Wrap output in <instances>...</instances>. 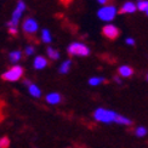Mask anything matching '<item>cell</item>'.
<instances>
[{"instance_id": "obj_1", "label": "cell", "mask_w": 148, "mask_h": 148, "mask_svg": "<svg viewBox=\"0 0 148 148\" xmlns=\"http://www.w3.org/2000/svg\"><path fill=\"white\" fill-rule=\"evenodd\" d=\"M118 115L119 114L116 112H114V110L100 107L94 112V119L96 121L103 123V124H110V123H115Z\"/></svg>"}, {"instance_id": "obj_2", "label": "cell", "mask_w": 148, "mask_h": 148, "mask_svg": "<svg viewBox=\"0 0 148 148\" xmlns=\"http://www.w3.org/2000/svg\"><path fill=\"white\" fill-rule=\"evenodd\" d=\"M118 15V9L114 5H103L97 11V17L103 22H112Z\"/></svg>"}, {"instance_id": "obj_3", "label": "cell", "mask_w": 148, "mask_h": 148, "mask_svg": "<svg viewBox=\"0 0 148 148\" xmlns=\"http://www.w3.org/2000/svg\"><path fill=\"white\" fill-rule=\"evenodd\" d=\"M67 52L71 56H79V57H86L90 55V49L89 46H86L84 42L79 41H73L68 45Z\"/></svg>"}, {"instance_id": "obj_4", "label": "cell", "mask_w": 148, "mask_h": 148, "mask_svg": "<svg viewBox=\"0 0 148 148\" xmlns=\"http://www.w3.org/2000/svg\"><path fill=\"white\" fill-rule=\"evenodd\" d=\"M26 3L23 1V0H18L17 1V5H16V8L14 10V12H12V17H11V20L6 23V26H8V28H17L18 27V23H20V20H21V17L23 15V12L24 10H26Z\"/></svg>"}, {"instance_id": "obj_5", "label": "cell", "mask_w": 148, "mask_h": 148, "mask_svg": "<svg viewBox=\"0 0 148 148\" xmlns=\"http://www.w3.org/2000/svg\"><path fill=\"white\" fill-rule=\"evenodd\" d=\"M24 74V68L22 66H14L11 67L9 71H6L5 73L1 74V79L3 80H6V82H17L20 80Z\"/></svg>"}, {"instance_id": "obj_6", "label": "cell", "mask_w": 148, "mask_h": 148, "mask_svg": "<svg viewBox=\"0 0 148 148\" xmlns=\"http://www.w3.org/2000/svg\"><path fill=\"white\" fill-rule=\"evenodd\" d=\"M22 29L27 35H34L36 32H38L39 24H38V22H36V20H34V18H32V17H28L23 21Z\"/></svg>"}, {"instance_id": "obj_7", "label": "cell", "mask_w": 148, "mask_h": 148, "mask_svg": "<svg viewBox=\"0 0 148 148\" xmlns=\"http://www.w3.org/2000/svg\"><path fill=\"white\" fill-rule=\"evenodd\" d=\"M102 34L106 36V38H108L110 40H114L119 36V29L116 26H114V24L108 23L102 28Z\"/></svg>"}, {"instance_id": "obj_8", "label": "cell", "mask_w": 148, "mask_h": 148, "mask_svg": "<svg viewBox=\"0 0 148 148\" xmlns=\"http://www.w3.org/2000/svg\"><path fill=\"white\" fill-rule=\"evenodd\" d=\"M137 11V5L132 3V1H125L124 4L121 5L120 10H118V12L125 15V14H134V12Z\"/></svg>"}, {"instance_id": "obj_9", "label": "cell", "mask_w": 148, "mask_h": 148, "mask_svg": "<svg viewBox=\"0 0 148 148\" xmlns=\"http://www.w3.org/2000/svg\"><path fill=\"white\" fill-rule=\"evenodd\" d=\"M47 64H49L47 58H45L44 56H36L33 62V67L35 69H44L47 67Z\"/></svg>"}, {"instance_id": "obj_10", "label": "cell", "mask_w": 148, "mask_h": 148, "mask_svg": "<svg viewBox=\"0 0 148 148\" xmlns=\"http://www.w3.org/2000/svg\"><path fill=\"white\" fill-rule=\"evenodd\" d=\"M45 100L50 104H58L61 101H62V96H61L58 92H50L49 95H46Z\"/></svg>"}, {"instance_id": "obj_11", "label": "cell", "mask_w": 148, "mask_h": 148, "mask_svg": "<svg viewBox=\"0 0 148 148\" xmlns=\"http://www.w3.org/2000/svg\"><path fill=\"white\" fill-rule=\"evenodd\" d=\"M118 73H119V75L123 77V78H130V77H132V74H134V69L131 68L130 66L124 64V66L119 67Z\"/></svg>"}, {"instance_id": "obj_12", "label": "cell", "mask_w": 148, "mask_h": 148, "mask_svg": "<svg viewBox=\"0 0 148 148\" xmlns=\"http://www.w3.org/2000/svg\"><path fill=\"white\" fill-rule=\"evenodd\" d=\"M71 68H72V60H64L63 62L61 63L58 72L61 74H67V73L71 71Z\"/></svg>"}, {"instance_id": "obj_13", "label": "cell", "mask_w": 148, "mask_h": 148, "mask_svg": "<svg viewBox=\"0 0 148 148\" xmlns=\"http://www.w3.org/2000/svg\"><path fill=\"white\" fill-rule=\"evenodd\" d=\"M28 91H29V94L32 95L33 97H35V98H39L41 96V90L38 88V85H35L33 83L28 86Z\"/></svg>"}, {"instance_id": "obj_14", "label": "cell", "mask_w": 148, "mask_h": 148, "mask_svg": "<svg viewBox=\"0 0 148 148\" xmlns=\"http://www.w3.org/2000/svg\"><path fill=\"white\" fill-rule=\"evenodd\" d=\"M21 58H22V51H20V50L11 51L9 53V60H10V62H12V63H17Z\"/></svg>"}, {"instance_id": "obj_15", "label": "cell", "mask_w": 148, "mask_h": 148, "mask_svg": "<svg viewBox=\"0 0 148 148\" xmlns=\"http://www.w3.org/2000/svg\"><path fill=\"white\" fill-rule=\"evenodd\" d=\"M46 53H47V57L49 58H51V60H58L60 58V56H61V53H60V51H57L56 49H52L51 46H49L47 49H46Z\"/></svg>"}, {"instance_id": "obj_16", "label": "cell", "mask_w": 148, "mask_h": 148, "mask_svg": "<svg viewBox=\"0 0 148 148\" xmlns=\"http://www.w3.org/2000/svg\"><path fill=\"white\" fill-rule=\"evenodd\" d=\"M41 41L45 42V44H50L52 41V36H51V33L49 29H42L41 30Z\"/></svg>"}, {"instance_id": "obj_17", "label": "cell", "mask_w": 148, "mask_h": 148, "mask_svg": "<svg viewBox=\"0 0 148 148\" xmlns=\"http://www.w3.org/2000/svg\"><path fill=\"white\" fill-rule=\"evenodd\" d=\"M115 123H116V124H120V125H125V126H129V125L132 124V121L130 119L126 118V116H124V115H120V114L118 115V118H116Z\"/></svg>"}, {"instance_id": "obj_18", "label": "cell", "mask_w": 148, "mask_h": 148, "mask_svg": "<svg viewBox=\"0 0 148 148\" xmlns=\"http://www.w3.org/2000/svg\"><path fill=\"white\" fill-rule=\"evenodd\" d=\"M106 82V79H104L103 77H92L89 79V85L91 86H97V85H100L102 83Z\"/></svg>"}, {"instance_id": "obj_19", "label": "cell", "mask_w": 148, "mask_h": 148, "mask_svg": "<svg viewBox=\"0 0 148 148\" xmlns=\"http://www.w3.org/2000/svg\"><path fill=\"white\" fill-rule=\"evenodd\" d=\"M137 10L142 11V12H147L148 11V0H141L137 4Z\"/></svg>"}, {"instance_id": "obj_20", "label": "cell", "mask_w": 148, "mask_h": 148, "mask_svg": "<svg viewBox=\"0 0 148 148\" xmlns=\"http://www.w3.org/2000/svg\"><path fill=\"white\" fill-rule=\"evenodd\" d=\"M147 132L148 131L145 126H138V127H136V130H135V135H136L137 137H145Z\"/></svg>"}, {"instance_id": "obj_21", "label": "cell", "mask_w": 148, "mask_h": 148, "mask_svg": "<svg viewBox=\"0 0 148 148\" xmlns=\"http://www.w3.org/2000/svg\"><path fill=\"white\" fill-rule=\"evenodd\" d=\"M9 146H10V140H9V137L4 136V137L0 138V147H1V148H9Z\"/></svg>"}, {"instance_id": "obj_22", "label": "cell", "mask_w": 148, "mask_h": 148, "mask_svg": "<svg viewBox=\"0 0 148 148\" xmlns=\"http://www.w3.org/2000/svg\"><path fill=\"white\" fill-rule=\"evenodd\" d=\"M34 52H35V49H34V46H32V45L27 46L26 50H24V53H26L27 56H32V55H34Z\"/></svg>"}, {"instance_id": "obj_23", "label": "cell", "mask_w": 148, "mask_h": 148, "mask_svg": "<svg viewBox=\"0 0 148 148\" xmlns=\"http://www.w3.org/2000/svg\"><path fill=\"white\" fill-rule=\"evenodd\" d=\"M9 34L12 35V36H16V35L18 34V29H17V28H14V27L9 28Z\"/></svg>"}, {"instance_id": "obj_24", "label": "cell", "mask_w": 148, "mask_h": 148, "mask_svg": "<svg viewBox=\"0 0 148 148\" xmlns=\"http://www.w3.org/2000/svg\"><path fill=\"white\" fill-rule=\"evenodd\" d=\"M125 42H126L127 45L134 46V45H135V39H134V38H130V36H129V38H126V39H125Z\"/></svg>"}, {"instance_id": "obj_25", "label": "cell", "mask_w": 148, "mask_h": 148, "mask_svg": "<svg viewBox=\"0 0 148 148\" xmlns=\"http://www.w3.org/2000/svg\"><path fill=\"white\" fill-rule=\"evenodd\" d=\"M96 1H97L98 4H101V5L103 6V5H107V3H108V0H96Z\"/></svg>"}, {"instance_id": "obj_26", "label": "cell", "mask_w": 148, "mask_h": 148, "mask_svg": "<svg viewBox=\"0 0 148 148\" xmlns=\"http://www.w3.org/2000/svg\"><path fill=\"white\" fill-rule=\"evenodd\" d=\"M114 82H115L116 84H121V79H120L119 77H114Z\"/></svg>"}, {"instance_id": "obj_27", "label": "cell", "mask_w": 148, "mask_h": 148, "mask_svg": "<svg viewBox=\"0 0 148 148\" xmlns=\"http://www.w3.org/2000/svg\"><path fill=\"white\" fill-rule=\"evenodd\" d=\"M23 83H24V85H26V86H29L30 84H32V82H30V80H28V79H26Z\"/></svg>"}, {"instance_id": "obj_28", "label": "cell", "mask_w": 148, "mask_h": 148, "mask_svg": "<svg viewBox=\"0 0 148 148\" xmlns=\"http://www.w3.org/2000/svg\"><path fill=\"white\" fill-rule=\"evenodd\" d=\"M146 15H147V16H148V11H147V12H146Z\"/></svg>"}, {"instance_id": "obj_29", "label": "cell", "mask_w": 148, "mask_h": 148, "mask_svg": "<svg viewBox=\"0 0 148 148\" xmlns=\"http://www.w3.org/2000/svg\"><path fill=\"white\" fill-rule=\"evenodd\" d=\"M147 80H148V74H147Z\"/></svg>"}, {"instance_id": "obj_30", "label": "cell", "mask_w": 148, "mask_h": 148, "mask_svg": "<svg viewBox=\"0 0 148 148\" xmlns=\"http://www.w3.org/2000/svg\"><path fill=\"white\" fill-rule=\"evenodd\" d=\"M138 1H141V0H138Z\"/></svg>"}, {"instance_id": "obj_31", "label": "cell", "mask_w": 148, "mask_h": 148, "mask_svg": "<svg viewBox=\"0 0 148 148\" xmlns=\"http://www.w3.org/2000/svg\"><path fill=\"white\" fill-rule=\"evenodd\" d=\"M0 148H1V147H0Z\"/></svg>"}]
</instances>
